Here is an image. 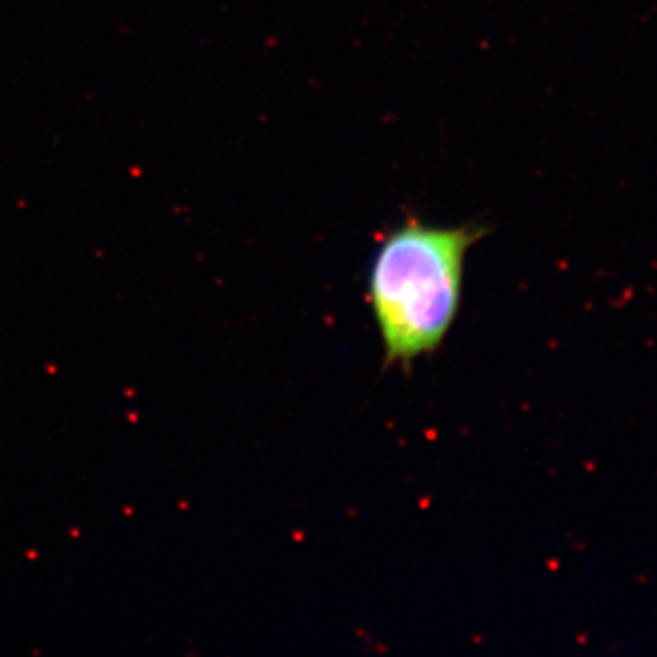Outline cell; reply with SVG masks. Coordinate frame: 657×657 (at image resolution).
Returning a JSON list of instances; mask_svg holds the SVG:
<instances>
[{
    "label": "cell",
    "instance_id": "6da1fadb",
    "mask_svg": "<svg viewBox=\"0 0 657 657\" xmlns=\"http://www.w3.org/2000/svg\"><path fill=\"white\" fill-rule=\"evenodd\" d=\"M482 236L469 223L437 227L405 219L380 239L367 298L386 365H407L440 347L460 309L466 256Z\"/></svg>",
    "mask_w": 657,
    "mask_h": 657
}]
</instances>
